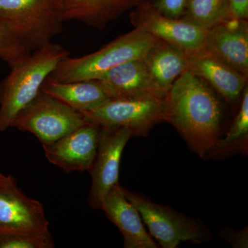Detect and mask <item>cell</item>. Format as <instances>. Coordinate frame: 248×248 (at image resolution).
<instances>
[{
    "instance_id": "d4e9b609",
    "label": "cell",
    "mask_w": 248,
    "mask_h": 248,
    "mask_svg": "<svg viewBox=\"0 0 248 248\" xmlns=\"http://www.w3.org/2000/svg\"><path fill=\"white\" fill-rule=\"evenodd\" d=\"M229 17L246 19L248 17V0H227Z\"/></svg>"
},
{
    "instance_id": "d6986e66",
    "label": "cell",
    "mask_w": 248,
    "mask_h": 248,
    "mask_svg": "<svg viewBox=\"0 0 248 248\" xmlns=\"http://www.w3.org/2000/svg\"><path fill=\"white\" fill-rule=\"evenodd\" d=\"M248 151V89L242 93L241 107L231 128L223 138H220L205 156L206 159H223L238 153Z\"/></svg>"
},
{
    "instance_id": "7c38bea8",
    "label": "cell",
    "mask_w": 248,
    "mask_h": 248,
    "mask_svg": "<svg viewBox=\"0 0 248 248\" xmlns=\"http://www.w3.org/2000/svg\"><path fill=\"white\" fill-rule=\"evenodd\" d=\"M205 49L248 78L247 20L228 17L208 29Z\"/></svg>"
},
{
    "instance_id": "8992f818",
    "label": "cell",
    "mask_w": 248,
    "mask_h": 248,
    "mask_svg": "<svg viewBox=\"0 0 248 248\" xmlns=\"http://www.w3.org/2000/svg\"><path fill=\"white\" fill-rule=\"evenodd\" d=\"M87 124L82 113L41 91L18 114L11 127L32 133L45 146Z\"/></svg>"
},
{
    "instance_id": "603a6c76",
    "label": "cell",
    "mask_w": 248,
    "mask_h": 248,
    "mask_svg": "<svg viewBox=\"0 0 248 248\" xmlns=\"http://www.w3.org/2000/svg\"><path fill=\"white\" fill-rule=\"evenodd\" d=\"M187 0H151L155 9L164 16L180 18L186 14Z\"/></svg>"
},
{
    "instance_id": "7a4b0ae2",
    "label": "cell",
    "mask_w": 248,
    "mask_h": 248,
    "mask_svg": "<svg viewBox=\"0 0 248 248\" xmlns=\"http://www.w3.org/2000/svg\"><path fill=\"white\" fill-rule=\"evenodd\" d=\"M68 56L66 48L51 42L11 66L9 76L0 84V132L11 128L18 114L37 97L59 63Z\"/></svg>"
},
{
    "instance_id": "2e32d148",
    "label": "cell",
    "mask_w": 248,
    "mask_h": 248,
    "mask_svg": "<svg viewBox=\"0 0 248 248\" xmlns=\"http://www.w3.org/2000/svg\"><path fill=\"white\" fill-rule=\"evenodd\" d=\"M142 0H59L62 21L76 20L104 29Z\"/></svg>"
},
{
    "instance_id": "6da1fadb",
    "label": "cell",
    "mask_w": 248,
    "mask_h": 248,
    "mask_svg": "<svg viewBox=\"0 0 248 248\" xmlns=\"http://www.w3.org/2000/svg\"><path fill=\"white\" fill-rule=\"evenodd\" d=\"M163 102V122L172 125L190 149L205 158L221 138L222 105L213 90L204 80L186 71Z\"/></svg>"
},
{
    "instance_id": "5b68a950",
    "label": "cell",
    "mask_w": 248,
    "mask_h": 248,
    "mask_svg": "<svg viewBox=\"0 0 248 248\" xmlns=\"http://www.w3.org/2000/svg\"><path fill=\"white\" fill-rule=\"evenodd\" d=\"M124 188V194L140 213L150 234L164 248H176L184 241L203 244L210 233L193 218L131 191Z\"/></svg>"
},
{
    "instance_id": "4fadbf2b",
    "label": "cell",
    "mask_w": 248,
    "mask_h": 248,
    "mask_svg": "<svg viewBox=\"0 0 248 248\" xmlns=\"http://www.w3.org/2000/svg\"><path fill=\"white\" fill-rule=\"evenodd\" d=\"M95 80L110 99L165 97L152 79L143 58L122 63Z\"/></svg>"
},
{
    "instance_id": "9a60e30c",
    "label": "cell",
    "mask_w": 248,
    "mask_h": 248,
    "mask_svg": "<svg viewBox=\"0 0 248 248\" xmlns=\"http://www.w3.org/2000/svg\"><path fill=\"white\" fill-rule=\"evenodd\" d=\"M187 71L204 80L228 102L238 100L246 86V76L206 49L187 55Z\"/></svg>"
},
{
    "instance_id": "ac0fdd59",
    "label": "cell",
    "mask_w": 248,
    "mask_h": 248,
    "mask_svg": "<svg viewBox=\"0 0 248 248\" xmlns=\"http://www.w3.org/2000/svg\"><path fill=\"white\" fill-rule=\"evenodd\" d=\"M42 91L81 113L94 110L110 99L97 80L59 82L47 79Z\"/></svg>"
},
{
    "instance_id": "8fae6325",
    "label": "cell",
    "mask_w": 248,
    "mask_h": 248,
    "mask_svg": "<svg viewBox=\"0 0 248 248\" xmlns=\"http://www.w3.org/2000/svg\"><path fill=\"white\" fill-rule=\"evenodd\" d=\"M102 126L87 124L43 146L49 162L65 172L90 171L97 155Z\"/></svg>"
},
{
    "instance_id": "44dd1931",
    "label": "cell",
    "mask_w": 248,
    "mask_h": 248,
    "mask_svg": "<svg viewBox=\"0 0 248 248\" xmlns=\"http://www.w3.org/2000/svg\"><path fill=\"white\" fill-rule=\"evenodd\" d=\"M55 244L49 231L31 232L0 233V248H53Z\"/></svg>"
},
{
    "instance_id": "3957f363",
    "label": "cell",
    "mask_w": 248,
    "mask_h": 248,
    "mask_svg": "<svg viewBox=\"0 0 248 248\" xmlns=\"http://www.w3.org/2000/svg\"><path fill=\"white\" fill-rule=\"evenodd\" d=\"M157 40L153 35L135 28L94 53L79 58L66 57L48 79L59 82L97 79L122 63L144 58Z\"/></svg>"
},
{
    "instance_id": "484cf974",
    "label": "cell",
    "mask_w": 248,
    "mask_h": 248,
    "mask_svg": "<svg viewBox=\"0 0 248 248\" xmlns=\"http://www.w3.org/2000/svg\"><path fill=\"white\" fill-rule=\"evenodd\" d=\"M6 176L4 175V174H1V172H0V181L3 180V179H4L5 178H6Z\"/></svg>"
},
{
    "instance_id": "30bf717a",
    "label": "cell",
    "mask_w": 248,
    "mask_h": 248,
    "mask_svg": "<svg viewBox=\"0 0 248 248\" xmlns=\"http://www.w3.org/2000/svg\"><path fill=\"white\" fill-rule=\"evenodd\" d=\"M43 205L28 197L12 176L0 181V233L48 231Z\"/></svg>"
},
{
    "instance_id": "9c48e42d",
    "label": "cell",
    "mask_w": 248,
    "mask_h": 248,
    "mask_svg": "<svg viewBox=\"0 0 248 248\" xmlns=\"http://www.w3.org/2000/svg\"><path fill=\"white\" fill-rule=\"evenodd\" d=\"M132 137L127 128L102 127L97 155L89 171L92 186L88 202L91 208L102 210L109 191L118 184L121 158Z\"/></svg>"
},
{
    "instance_id": "7402d4cb",
    "label": "cell",
    "mask_w": 248,
    "mask_h": 248,
    "mask_svg": "<svg viewBox=\"0 0 248 248\" xmlns=\"http://www.w3.org/2000/svg\"><path fill=\"white\" fill-rule=\"evenodd\" d=\"M31 54V50L22 41L0 20V58L12 66L27 59Z\"/></svg>"
},
{
    "instance_id": "ffe728a7",
    "label": "cell",
    "mask_w": 248,
    "mask_h": 248,
    "mask_svg": "<svg viewBox=\"0 0 248 248\" xmlns=\"http://www.w3.org/2000/svg\"><path fill=\"white\" fill-rule=\"evenodd\" d=\"M185 18L209 29L229 17L227 0H187Z\"/></svg>"
},
{
    "instance_id": "ba28073f",
    "label": "cell",
    "mask_w": 248,
    "mask_h": 248,
    "mask_svg": "<svg viewBox=\"0 0 248 248\" xmlns=\"http://www.w3.org/2000/svg\"><path fill=\"white\" fill-rule=\"evenodd\" d=\"M130 21L134 28L182 49L187 55L205 49L208 29L185 17H166L149 0H142L133 8Z\"/></svg>"
},
{
    "instance_id": "e0dca14e",
    "label": "cell",
    "mask_w": 248,
    "mask_h": 248,
    "mask_svg": "<svg viewBox=\"0 0 248 248\" xmlns=\"http://www.w3.org/2000/svg\"><path fill=\"white\" fill-rule=\"evenodd\" d=\"M143 59L152 79L164 96L176 79L187 71V54L158 40Z\"/></svg>"
},
{
    "instance_id": "5bb4252c",
    "label": "cell",
    "mask_w": 248,
    "mask_h": 248,
    "mask_svg": "<svg viewBox=\"0 0 248 248\" xmlns=\"http://www.w3.org/2000/svg\"><path fill=\"white\" fill-rule=\"evenodd\" d=\"M102 210L120 230L124 237V248H159L146 231L141 215L125 197L123 187L119 183L109 191Z\"/></svg>"
},
{
    "instance_id": "52a82bcc",
    "label": "cell",
    "mask_w": 248,
    "mask_h": 248,
    "mask_svg": "<svg viewBox=\"0 0 248 248\" xmlns=\"http://www.w3.org/2000/svg\"><path fill=\"white\" fill-rule=\"evenodd\" d=\"M82 114L88 123L127 128L133 137H146L155 125L163 122L164 102L156 97L110 99Z\"/></svg>"
},
{
    "instance_id": "277c9868",
    "label": "cell",
    "mask_w": 248,
    "mask_h": 248,
    "mask_svg": "<svg viewBox=\"0 0 248 248\" xmlns=\"http://www.w3.org/2000/svg\"><path fill=\"white\" fill-rule=\"evenodd\" d=\"M0 20L31 51L51 43L63 22L59 0H0Z\"/></svg>"
},
{
    "instance_id": "cb8c5ba5",
    "label": "cell",
    "mask_w": 248,
    "mask_h": 248,
    "mask_svg": "<svg viewBox=\"0 0 248 248\" xmlns=\"http://www.w3.org/2000/svg\"><path fill=\"white\" fill-rule=\"evenodd\" d=\"M222 239L226 241L236 248L248 247V230L247 227L241 231H235L232 229H223L221 232Z\"/></svg>"
}]
</instances>
